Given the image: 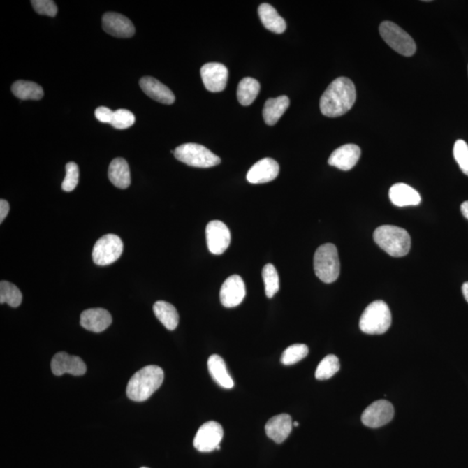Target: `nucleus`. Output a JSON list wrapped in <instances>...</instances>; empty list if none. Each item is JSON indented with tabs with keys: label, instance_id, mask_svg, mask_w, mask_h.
Masks as SVG:
<instances>
[{
	"label": "nucleus",
	"instance_id": "1",
	"mask_svg": "<svg viewBox=\"0 0 468 468\" xmlns=\"http://www.w3.org/2000/svg\"><path fill=\"white\" fill-rule=\"evenodd\" d=\"M356 99V87L351 79L338 78L323 92L320 99V110L328 117H341L351 109Z\"/></svg>",
	"mask_w": 468,
	"mask_h": 468
},
{
	"label": "nucleus",
	"instance_id": "2",
	"mask_svg": "<svg viewBox=\"0 0 468 468\" xmlns=\"http://www.w3.org/2000/svg\"><path fill=\"white\" fill-rule=\"evenodd\" d=\"M164 381L163 369L156 365L144 367L129 381L128 397L132 401L144 402L152 397V395L161 386Z\"/></svg>",
	"mask_w": 468,
	"mask_h": 468
},
{
	"label": "nucleus",
	"instance_id": "3",
	"mask_svg": "<svg viewBox=\"0 0 468 468\" xmlns=\"http://www.w3.org/2000/svg\"><path fill=\"white\" fill-rule=\"evenodd\" d=\"M374 240L392 257L406 256L411 247V239L405 229L395 226H379L374 232Z\"/></svg>",
	"mask_w": 468,
	"mask_h": 468
},
{
	"label": "nucleus",
	"instance_id": "4",
	"mask_svg": "<svg viewBox=\"0 0 468 468\" xmlns=\"http://www.w3.org/2000/svg\"><path fill=\"white\" fill-rule=\"evenodd\" d=\"M391 312L385 302H372L363 312L360 319V329L366 334L380 335L386 332L391 326Z\"/></svg>",
	"mask_w": 468,
	"mask_h": 468
},
{
	"label": "nucleus",
	"instance_id": "5",
	"mask_svg": "<svg viewBox=\"0 0 468 468\" xmlns=\"http://www.w3.org/2000/svg\"><path fill=\"white\" fill-rule=\"evenodd\" d=\"M314 271L323 283L331 284L338 279L340 261L335 244H325L318 248L314 255Z\"/></svg>",
	"mask_w": 468,
	"mask_h": 468
},
{
	"label": "nucleus",
	"instance_id": "6",
	"mask_svg": "<svg viewBox=\"0 0 468 468\" xmlns=\"http://www.w3.org/2000/svg\"><path fill=\"white\" fill-rule=\"evenodd\" d=\"M174 154L176 159L191 167L212 168L221 161L211 150L196 143H186L176 147Z\"/></svg>",
	"mask_w": 468,
	"mask_h": 468
},
{
	"label": "nucleus",
	"instance_id": "7",
	"mask_svg": "<svg viewBox=\"0 0 468 468\" xmlns=\"http://www.w3.org/2000/svg\"><path fill=\"white\" fill-rule=\"evenodd\" d=\"M379 32L388 45L401 55L411 57L416 53V45L411 36L397 24L384 21L380 24Z\"/></svg>",
	"mask_w": 468,
	"mask_h": 468
},
{
	"label": "nucleus",
	"instance_id": "8",
	"mask_svg": "<svg viewBox=\"0 0 468 468\" xmlns=\"http://www.w3.org/2000/svg\"><path fill=\"white\" fill-rule=\"evenodd\" d=\"M124 251V243L120 237L107 234L96 241L93 247L92 258L95 264L108 265L116 262Z\"/></svg>",
	"mask_w": 468,
	"mask_h": 468
},
{
	"label": "nucleus",
	"instance_id": "9",
	"mask_svg": "<svg viewBox=\"0 0 468 468\" xmlns=\"http://www.w3.org/2000/svg\"><path fill=\"white\" fill-rule=\"evenodd\" d=\"M224 434L221 424L216 421H208L197 431L193 440V446L198 451L207 453L215 449H221V444Z\"/></svg>",
	"mask_w": 468,
	"mask_h": 468
},
{
	"label": "nucleus",
	"instance_id": "10",
	"mask_svg": "<svg viewBox=\"0 0 468 468\" xmlns=\"http://www.w3.org/2000/svg\"><path fill=\"white\" fill-rule=\"evenodd\" d=\"M394 415V407L390 402L378 400L363 411L362 421L366 427L378 428L390 423Z\"/></svg>",
	"mask_w": 468,
	"mask_h": 468
},
{
	"label": "nucleus",
	"instance_id": "11",
	"mask_svg": "<svg viewBox=\"0 0 468 468\" xmlns=\"http://www.w3.org/2000/svg\"><path fill=\"white\" fill-rule=\"evenodd\" d=\"M206 237L208 250L214 255L224 254L231 243V233L222 221H212L208 223Z\"/></svg>",
	"mask_w": 468,
	"mask_h": 468
},
{
	"label": "nucleus",
	"instance_id": "12",
	"mask_svg": "<svg viewBox=\"0 0 468 468\" xmlns=\"http://www.w3.org/2000/svg\"><path fill=\"white\" fill-rule=\"evenodd\" d=\"M205 87L211 92H221L228 84V70L224 64L208 63L204 64L200 70Z\"/></svg>",
	"mask_w": 468,
	"mask_h": 468
},
{
	"label": "nucleus",
	"instance_id": "13",
	"mask_svg": "<svg viewBox=\"0 0 468 468\" xmlns=\"http://www.w3.org/2000/svg\"><path fill=\"white\" fill-rule=\"evenodd\" d=\"M52 372L55 376H60L64 374L80 376L85 374L87 367L82 360L77 356H71L66 352H59L53 356Z\"/></svg>",
	"mask_w": 468,
	"mask_h": 468
},
{
	"label": "nucleus",
	"instance_id": "14",
	"mask_svg": "<svg viewBox=\"0 0 468 468\" xmlns=\"http://www.w3.org/2000/svg\"><path fill=\"white\" fill-rule=\"evenodd\" d=\"M246 294V286L242 278L235 275L230 276L223 283L219 298L223 306L233 308L242 303Z\"/></svg>",
	"mask_w": 468,
	"mask_h": 468
},
{
	"label": "nucleus",
	"instance_id": "15",
	"mask_svg": "<svg viewBox=\"0 0 468 468\" xmlns=\"http://www.w3.org/2000/svg\"><path fill=\"white\" fill-rule=\"evenodd\" d=\"M103 28L108 34L117 38H131L136 29L131 20L122 14L107 13L103 17Z\"/></svg>",
	"mask_w": 468,
	"mask_h": 468
},
{
	"label": "nucleus",
	"instance_id": "16",
	"mask_svg": "<svg viewBox=\"0 0 468 468\" xmlns=\"http://www.w3.org/2000/svg\"><path fill=\"white\" fill-rule=\"evenodd\" d=\"M279 173V163L271 158H265L258 161L250 168L247 179L251 184H262L275 180Z\"/></svg>",
	"mask_w": 468,
	"mask_h": 468
},
{
	"label": "nucleus",
	"instance_id": "17",
	"mask_svg": "<svg viewBox=\"0 0 468 468\" xmlns=\"http://www.w3.org/2000/svg\"><path fill=\"white\" fill-rule=\"evenodd\" d=\"M360 156H361V149L358 145L346 144L338 147L330 154L328 163L341 170L349 171L358 163Z\"/></svg>",
	"mask_w": 468,
	"mask_h": 468
},
{
	"label": "nucleus",
	"instance_id": "18",
	"mask_svg": "<svg viewBox=\"0 0 468 468\" xmlns=\"http://www.w3.org/2000/svg\"><path fill=\"white\" fill-rule=\"evenodd\" d=\"M112 323L110 313L103 308H93L82 312L80 323L85 329L92 332H102Z\"/></svg>",
	"mask_w": 468,
	"mask_h": 468
},
{
	"label": "nucleus",
	"instance_id": "19",
	"mask_svg": "<svg viewBox=\"0 0 468 468\" xmlns=\"http://www.w3.org/2000/svg\"><path fill=\"white\" fill-rule=\"evenodd\" d=\"M293 423L287 414L273 416L265 424V433L276 444H282L289 437Z\"/></svg>",
	"mask_w": 468,
	"mask_h": 468
},
{
	"label": "nucleus",
	"instance_id": "20",
	"mask_svg": "<svg viewBox=\"0 0 468 468\" xmlns=\"http://www.w3.org/2000/svg\"><path fill=\"white\" fill-rule=\"evenodd\" d=\"M140 89L147 96L163 104H173L175 103V96L171 89L167 86L161 84L157 79L145 77L140 80Z\"/></svg>",
	"mask_w": 468,
	"mask_h": 468
},
{
	"label": "nucleus",
	"instance_id": "21",
	"mask_svg": "<svg viewBox=\"0 0 468 468\" xmlns=\"http://www.w3.org/2000/svg\"><path fill=\"white\" fill-rule=\"evenodd\" d=\"M390 199L397 207L417 206L421 201L420 193L405 183H397L390 187Z\"/></svg>",
	"mask_w": 468,
	"mask_h": 468
},
{
	"label": "nucleus",
	"instance_id": "22",
	"mask_svg": "<svg viewBox=\"0 0 468 468\" xmlns=\"http://www.w3.org/2000/svg\"><path fill=\"white\" fill-rule=\"evenodd\" d=\"M289 106L290 99L286 96H281L277 98H270L266 101L264 109H263V117H264L265 124L270 126L275 125Z\"/></svg>",
	"mask_w": 468,
	"mask_h": 468
},
{
	"label": "nucleus",
	"instance_id": "23",
	"mask_svg": "<svg viewBox=\"0 0 468 468\" xmlns=\"http://www.w3.org/2000/svg\"><path fill=\"white\" fill-rule=\"evenodd\" d=\"M258 15L264 27L275 34H283L286 29V21L269 3H261L258 7Z\"/></svg>",
	"mask_w": 468,
	"mask_h": 468
},
{
	"label": "nucleus",
	"instance_id": "24",
	"mask_svg": "<svg viewBox=\"0 0 468 468\" xmlns=\"http://www.w3.org/2000/svg\"><path fill=\"white\" fill-rule=\"evenodd\" d=\"M208 370L212 379L217 383L219 386L224 388H232L234 386V381L226 368L224 360L219 355H212L207 361Z\"/></svg>",
	"mask_w": 468,
	"mask_h": 468
},
{
	"label": "nucleus",
	"instance_id": "25",
	"mask_svg": "<svg viewBox=\"0 0 468 468\" xmlns=\"http://www.w3.org/2000/svg\"><path fill=\"white\" fill-rule=\"evenodd\" d=\"M109 178L114 186L125 189L131 185V171L127 161L122 158H116L110 165Z\"/></svg>",
	"mask_w": 468,
	"mask_h": 468
},
{
	"label": "nucleus",
	"instance_id": "26",
	"mask_svg": "<svg viewBox=\"0 0 468 468\" xmlns=\"http://www.w3.org/2000/svg\"><path fill=\"white\" fill-rule=\"evenodd\" d=\"M153 309L154 315L168 330L176 329L179 323V314L174 305L168 302L157 301Z\"/></svg>",
	"mask_w": 468,
	"mask_h": 468
},
{
	"label": "nucleus",
	"instance_id": "27",
	"mask_svg": "<svg viewBox=\"0 0 468 468\" xmlns=\"http://www.w3.org/2000/svg\"><path fill=\"white\" fill-rule=\"evenodd\" d=\"M259 92H261V84L256 79L244 78L237 86V100L241 105L249 106L256 99Z\"/></svg>",
	"mask_w": 468,
	"mask_h": 468
},
{
	"label": "nucleus",
	"instance_id": "28",
	"mask_svg": "<svg viewBox=\"0 0 468 468\" xmlns=\"http://www.w3.org/2000/svg\"><path fill=\"white\" fill-rule=\"evenodd\" d=\"M12 92L20 100H41L44 96L41 86L34 82L17 81L13 85Z\"/></svg>",
	"mask_w": 468,
	"mask_h": 468
},
{
	"label": "nucleus",
	"instance_id": "29",
	"mask_svg": "<svg viewBox=\"0 0 468 468\" xmlns=\"http://www.w3.org/2000/svg\"><path fill=\"white\" fill-rule=\"evenodd\" d=\"M22 293L15 284L8 281L0 283V304H8L10 307L16 308L22 303Z\"/></svg>",
	"mask_w": 468,
	"mask_h": 468
},
{
	"label": "nucleus",
	"instance_id": "30",
	"mask_svg": "<svg viewBox=\"0 0 468 468\" xmlns=\"http://www.w3.org/2000/svg\"><path fill=\"white\" fill-rule=\"evenodd\" d=\"M339 359L335 355H328L320 362L316 370L315 376L316 379L323 381L332 377L335 374L339 372Z\"/></svg>",
	"mask_w": 468,
	"mask_h": 468
},
{
	"label": "nucleus",
	"instance_id": "31",
	"mask_svg": "<svg viewBox=\"0 0 468 468\" xmlns=\"http://www.w3.org/2000/svg\"><path fill=\"white\" fill-rule=\"evenodd\" d=\"M262 277L266 297L272 298L279 290V278L275 266L272 264L265 265L263 268Z\"/></svg>",
	"mask_w": 468,
	"mask_h": 468
},
{
	"label": "nucleus",
	"instance_id": "32",
	"mask_svg": "<svg viewBox=\"0 0 468 468\" xmlns=\"http://www.w3.org/2000/svg\"><path fill=\"white\" fill-rule=\"evenodd\" d=\"M308 353L309 348L305 344L291 345L284 351L282 358H281V363L284 365H293L306 358Z\"/></svg>",
	"mask_w": 468,
	"mask_h": 468
},
{
	"label": "nucleus",
	"instance_id": "33",
	"mask_svg": "<svg viewBox=\"0 0 468 468\" xmlns=\"http://www.w3.org/2000/svg\"><path fill=\"white\" fill-rule=\"evenodd\" d=\"M136 122L135 115L128 110L121 109L114 111L110 124L115 129H125L131 128Z\"/></svg>",
	"mask_w": 468,
	"mask_h": 468
},
{
	"label": "nucleus",
	"instance_id": "34",
	"mask_svg": "<svg viewBox=\"0 0 468 468\" xmlns=\"http://www.w3.org/2000/svg\"><path fill=\"white\" fill-rule=\"evenodd\" d=\"M453 157L464 174L468 176V144L465 140H456L453 146Z\"/></svg>",
	"mask_w": 468,
	"mask_h": 468
},
{
	"label": "nucleus",
	"instance_id": "35",
	"mask_svg": "<svg viewBox=\"0 0 468 468\" xmlns=\"http://www.w3.org/2000/svg\"><path fill=\"white\" fill-rule=\"evenodd\" d=\"M66 175L62 183V189L66 192H71L75 189L79 181V168L77 163L71 161L66 166Z\"/></svg>",
	"mask_w": 468,
	"mask_h": 468
},
{
	"label": "nucleus",
	"instance_id": "36",
	"mask_svg": "<svg viewBox=\"0 0 468 468\" xmlns=\"http://www.w3.org/2000/svg\"><path fill=\"white\" fill-rule=\"evenodd\" d=\"M31 5L35 12L49 17H55L57 13V7L52 0H32Z\"/></svg>",
	"mask_w": 468,
	"mask_h": 468
},
{
	"label": "nucleus",
	"instance_id": "37",
	"mask_svg": "<svg viewBox=\"0 0 468 468\" xmlns=\"http://www.w3.org/2000/svg\"><path fill=\"white\" fill-rule=\"evenodd\" d=\"M114 111L107 107H98L95 111V116L103 124H110L112 120Z\"/></svg>",
	"mask_w": 468,
	"mask_h": 468
},
{
	"label": "nucleus",
	"instance_id": "38",
	"mask_svg": "<svg viewBox=\"0 0 468 468\" xmlns=\"http://www.w3.org/2000/svg\"><path fill=\"white\" fill-rule=\"evenodd\" d=\"M10 211V205L6 200H0V223L3 221Z\"/></svg>",
	"mask_w": 468,
	"mask_h": 468
},
{
	"label": "nucleus",
	"instance_id": "39",
	"mask_svg": "<svg viewBox=\"0 0 468 468\" xmlns=\"http://www.w3.org/2000/svg\"><path fill=\"white\" fill-rule=\"evenodd\" d=\"M460 210H462L464 217L468 219V200L462 204V206H460Z\"/></svg>",
	"mask_w": 468,
	"mask_h": 468
},
{
	"label": "nucleus",
	"instance_id": "40",
	"mask_svg": "<svg viewBox=\"0 0 468 468\" xmlns=\"http://www.w3.org/2000/svg\"><path fill=\"white\" fill-rule=\"evenodd\" d=\"M462 293L464 295V298H465V300L467 301L468 303V282L463 284Z\"/></svg>",
	"mask_w": 468,
	"mask_h": 468
},
{
	"label": "nucleus",
	"instance_id": "41",
	"mask_svg": "<svg viewBox=\"0 0 468 468\" xmlns=\"http://www.w3.org/2000/svg\"><path fill=\"white\" fill-rule=\"evenodd\" d=\"M293 426L294 427H298V426H300V423H298V421H296V423H293Z\"/></svg>",
	"mask_w": 468,
	"mask_h": 468
},
{
	"label": "nucleus",
	"instance_id": "42",
	"mask_svg": "<svg viewBox=\"0 0 468 468\" xmlns=\"http://www.w3.org/2000/svg\"><path fill=\"white\" fill-rule=\"evenodd\" d=\"M142 468H147V467H142Z\"/></svg>",
	"mask_w": 468,
	"mask_h": 468
}]
</instances>
